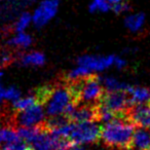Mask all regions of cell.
<instances>
[{
  "instance_id": "1",
  "label": "cell",
  "mask_w": 150,
  "mask_h": 150,
  "mask_svg": "<svg viewBox=\"0 0 150 150\" xmlns=\"http://www.w3.org/2000/svg\"><path fill=\"white\" fill-rule=\"evenodd\" d=\"M137 125L127 115H119L113 120L104 123L101 140L105 145L117 149H131L132 139Z\"/></svg>"
},
{
  "instance_id": "2",
  "label": "cell",
  "mask_w": 150,
  "mask_h": 150,
  "mask_svg": "<svg viewBox=\"0 0 150 150\" xmlns=\"http://www.w3.org/2000/svg\"><path fill=\"white\" fill-rule=\"evenodd\" d=\"M71 88L74 92L77 104L98 106L105 94L100 77L96 76H90L78 82H74Z\"/></svg>"
},
{
  "instance_id": "3",
  "label": "cell",
  "mask_w": 150,
  "mask_h": 150,
  "mask_svg": "<svg viewBox=\"0 0 150 150\" xmlns=\"http://www.w3.org/2000/svg\"><path fill=\"white\" fill-rule=\"evenodd\" d=\"M73 102H76V100L72 88L59 86L46 93L42 103L45 108L46 115L48 117H54L64 115L67 107Z\"/></svg>"
},
{
  "instance_id": "4",
  "label": "cell",
  "mask_w": 150,
  "mask_h": 150,
  "mask_svg": "<svg viewBox=\"0 0 150 150\" xmlns=\"http://www.w3.org/2000/svg\"><path fill=\"white\" fill-rule=\"evenodd\" d=\"M102 127L98 120L83 121V122H73L69 140L75 145L95 143L101 139Z\"/></svg>"
},
{
  "instance_id": "5",
  "label": "cell",
  "mask_w": 150,
  "mask_h": 150,
  "mask_svg": "<svg viewBox=\"0 0 150 150\" xmlns=\"http://www.w3.org/2000/svg\"><path fill=\"white\" fill-rule=\"evenodd\" d=\"M115 57L113 54L101 56V54H83L77 59V65L86 68L92 74L101 73L114 67Z\"/></svg>"
},
{
  "instance_id": "6",
  "label": "cell",
  "mask_w": 150,
  "mask_h": 150,
  "mask_svg": "<svg viewBox=\"0 0 150 150\" xmlns=\"http://www.w3.org/2000/svg\"><path fill=\"white\" fill-rule=\"evenodd\" d=\"M59 5V0H42L32 13L33 25L37 28L47 25L58 13Z\"/></svg>"
},
{
  "instance_id": "7",
  "label": "cell",
  "mask_w": 150,
  "mask_h": 150,
  "mask_svg": "<svg viewBox=\"0 0 150 150\" xmlns=\"http://www.w3.org/2000/svg\"><path fill=\"white\" fill-rule=\"evenodd\" d=\"M100 104L104 105L117 115H125L132 108L127 92H106Z\"/></svg>"
},
{
  "instance_id": "8",
  "label": "cell",
  "mask_w": 150,
  "mask_h": 150,
  "mask_svg": "<svg viewBox=\"0 0 150 150\" xmlns=\"http://www.w3.org/2000/svg\"><path fill=\"white\" fill-rule=\"evenodd\" d=\"M46 116L47 115H46L43 103L38 102L37 104L30 107L27 110L17 112L16 120L20 127H31L41 125L45 121Z\"/></svg>"
},
{
  "instance_id": "9",
  "label": "cell",
  "mask_w": 150,
  "mask_h": 150,
  "mask_svg": "<svg viewBox=\"0 0 150 150\" xmlns=\"http://www.w3.org/2000/svg\"><path fill=\"white\" fill-rule=\"evenodd\" d=\"M127 116L137 127L150 129V103L133 106L127 112Z\"/></svg>"
},
{
  "instance_id": "10",
  "label": "cell",
  "mask_w": 150,
  "mask_h": 150,
  "mask_svg": "<svg viewBox=\"0 0 150 150\" xmlns=\"http://www.w3.org/2000/svg\"><path fill=\"white\" fill-rule=\"evenodd\" d=\"M69 119L73 122H83V121L98 120L97 115V106L91 105H76L74 111L71 113Z\"/></svg>"
},
{
  "instance_id": "11",
  "label": "cell",
  "mask_w": 150,
  "mask_h": 150,
  "mask_svg": "<svg viewBox=\"0 0 150 150\" xmlns=\"http://www.w3.org/2000/svg\"><path fill=\"white\" fill-rule=\"evenodd\" d=\"M33 150H54V136L42 125L39 134L31 143Z\"/></svg>"
},
{
  "instance_id": "12",
  "label": "cell",
  "mask_w": 150,
  "mask_h": 150,
  "mask_svg": "<svg viewBox=\"0 0 150 150\" xmlns=\"http://www.w3.org/2000/svg\"><path fill=\"white\" fill-rule=\"evenodd\" d=\"M129 95V104L131 106H137V105L148 104L150 103V88L146 86H129L127 91Z\"/></svg>"
},
{
  "instance_id": "13",
  "label": "cell",
  "mask_w": 150,
  "mask_h": 150,
  "mask_svg": "<svg viewBox=\"0 0 150 150\" xmlns=\"http://www.w3.org/2000/svg\"><path fill=\"white\" fill-rule=\"evenodd\" d=\"M131 149L150 150V129L142 127H136L132 139Z\"/></svg>"
},
{
  "instance_id": "14",
  "label": "cell",
  "mask_w": 150,
  "mask_h": 150,
  "mask_svg": "<svg viewBox=\"0 0 150 150\" xmlns=\"http://www.w3.org/2000/svg\"><path fill=\"white\" fill-rule=\"evenodd\" d=\"M100 80L105 92H119V91L127 92L129 86V84L121 81L120 79L112 75H103L100 77Z\"/></svg>"
},
{
  "instance_id": "15",
  "label": "cell",
  "mask_w": 150,
  "mask_h": 150,
  "mask_svg": "<svg viewBox=\"0 0 150 150\" xmlns=\"http://www.w3.org/2000/svg\"><path fill=\"white\" fill-rule=\"evenodd\" d=\"M20 63L26 67H41L45 64V56L41 52L32 50L22 54Z\"/></svg>"
},
{
  "instance_id": "16",
  "label": "cell",
  "mask_w": 150,
  "mask_h": 150,
  "mask_svg": "<svg viewBox=\"0 0 150 150\" xmlns=\"http://www.w3.org/2000/svg\"><path fill=\"white\" fill-rule=\"evenodd\" d=\"M146 22V18L144 13H129L125 18V26L129 31L133 33L140 32L144 28Z\"/></svg>"
},
{
  "instance_id": "17",
  "label": "cell",
  "mask_w": 150,
  "mask_h": 150,
  "mask_svg": "<svg viewBox=\"0 0 150 150\" xmlns=\"http://www.w3.org/2000/svg\"><path fill=\"white\" fill-rule=\"evenodd\" d=\"M8 43L16 48H29L33 43V39L27 32H16L15 35L9 39Z\"/></svg>"
},
{
  "instance_id": "18",
  "label": "cell",
  "mask_w": 150,
  "mask_h": 150,
  "mask_svg": "<svg viewBox=\"0 0 150 150\" xmlns=\"http://www.w3.org/2000/svg\"><path fill=\"white\" fill-rule=\"evenodd\" d=\"M40 102L39 98L35 95H28V96H22L19 100L13 103V109L17 112H21V111H25L29 109L30 107L34 106Z\"/></svg>"
},
{
  "instance_id": "19",
  "label": "cell",
  "mask_w": 150,
  "mask_h": 150,
  "mask_svg": "<svg viewBox=\"0 0 150 150\" xmlns=\"http://www.w3.org/2000/svg\"><path fill=\"white\" fill-rule=\"evenodd\" d=\"M92 73L84 67L77 65L76 67H74L73 69H71L68 73H67V80H69L70 82L74 83V82H78L82 79L92 76Z\"/></svg>"
},
{
  "instance_id": "20",
  "label": "cell",
  "mask_w": 150,
  "mask_h": 150,
  "mask_svg": "<svg viewBox=\"0 0 150 150\" xmlns=\"http://www.w3.org/2000/svg\"><path fill=\"white\" fill-rule=\"evenodd\" d=\"M42 125H37V127H20L17 129L18 135L22 140H24L27 143L31 144L32 141L36 138V136L39 134L40 129H41Z\"/></svg>"
},
{
  "instance_id": "21",
  "label": "cell",
  "mask_w": 150,
  "mask_h": 150,
  "mask_svg": "<svg viewBox=\"0 0 150 150\" xmlns=\"http://www.w3.org/2000/svg\"><path fill=\"white\" fill-rule=\"evenodd\" d=\"M33 24L32 20V13H24L18 18L15 24V30L16 32H26L27 29Z\"/></svg>"
},
{
  "instance_id": "22",
  "label": "cell",
  "mask_w": 150,
  "mask_h": 150,
  "mask_svg": "<svg viewBox=\"0 0 150 150\" xmlns=\"http://www.w3.org/2000/svg\"><path fill=\"white\" fill-rule=\"evenodd\" d=\"M88 9L92 13H107L112 9V4L108 0H92L88 5Z\"/></svg>"
},
{
  "instance_id": "23",
  "label": "cell",
  "mask_w": 150,
  "mask_h": 150,
  "mask_svg": "<svg viewBox=\"0 0 150 150\" xmlns=\"http://www.w3.org/2000/svg\"><path fill=\"white\" fill-rule=\"evenodd\" d=\"M21 139L18 135V132L11 127H1L0 129V146L6 143H11Z\"/></svg>"
},
{
  "instance_id": "24",
  "label": "cell",
  "mask_w": 150,
  "mask_h": 150,
  "mask_svg": "<svg viewBox=\"0 0 150 150\" xmlns=\"http://www.w3.org/2000/svg\"><path fill=\"white\" fill-rule=\"evenodd\" d=\"M97 115H98V121H101L103 123H107L116 118L117 116H119L102 104H99L97 106Z\"/></svg>"
},
{
  "instance_id": "25",
  "label": "cell",
  "mask_w": 150,
  "mask_h": 150,
  "mask_svg": "<svg viewBox=\"0 0 150 150\" xmlns=\"http://www.w3.org/2000/svg\"><path fill=\"white\" fill-rule=\"evenodd\" d=\"M22 97L21 91L15 86H11L5 88L4 91V100L8 101V102H16L17 100H19Z\"/></svg>"
},
{
  "instance_id": "26",
  "label": "cell",
  "mask_w": 150,
  "mask_h": 150,
  "mask_svg": "<svg viewBox=\"0 0 150 150\" xmlns=\"http://www.w3.org/2000/svg\"><path fill=\"white\" fill-rule=\"evenodd\" d=\"M111 11H113L115 13H117V15H121V13H125V11H129V5L127 4L125 1L119 2V3H116V4H113Z\"/></svg>"
},
{
  "instance_id": "27",
  "label": "cell",
  "mask_w": 150,
  "mask_h": 150,
  "mask_svg": "<svg viewBox=\"0 0 150 150\" xmlns=\"http://www.w3.org/2000/svg\"><path fill=\"white\" fill-rule=\"evenodd\" d=\"M127 60L123 59L122 57H115V62H114L115 68L121 70V69H125L127 67Z\"/></svg>"
},
{
  "instance_id": "28",
  "label": "cell",
  "mask_w": 150,
  "mask_h": 150,
  "mask_svg": "<svg viewBox=\"0 0 150 150\" xmlns=\"http://www.w3.org/2000/svg\"><path fill=\"white\" fill-rule=\"evenodd\" d=\"M3 75H4V73H3L2 71H0V105L2 104L3 101H5V100H4V91H5V86H3V82H2Z\"/></svg>"
},
{
  "instance_id": "29",
  "label": "cell",
  "mask_w": 150,
  "mask_h": 150,
  "mask_svg": "<svg viewBox=\"0 0 150 150\" xmlns=\"http://www.w3.org/2000/svg\"><path fill=\"white\" fill-rule=\"evenodd\" d=\"M11 61V54L8 52H3L0 56V63L2 65L8 64Z\"/></svg>"
},
{
  "instance_id": "30",
  "label": "cell",
  "mask_w": 150,
  "mask_h": 150,
  "mask_svg": "<svg viewBox=\"0 0 150 150\" xmlns=\"http://www.w3.org/2000/svg\"><path fill=\"white\" fill-rule=\"evenodd\" d=\"M68 150H86V149L83 147H81L80 145H75V146H71Z\"/></svg>"
},
{
  "instance_id": "31",
  "label": "cell",
  "mask_w": 150,
  "mask_h": 150,
  "mask_svg": "<svg viewBox=\"0 0 150 150\" xmlns=\"http://www.w3.org/2000/svg\"><path fill=\"white\" fill-rule=\"evenodd\" d=\"M108 1L113 5V4H116V3H119V2H123V1H125V0H108Z\"/></svg>"
}]
</instances>
